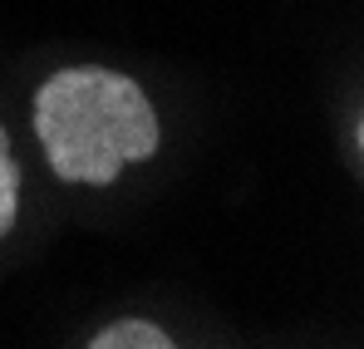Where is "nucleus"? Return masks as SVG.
I'll return each instance as SVG.
<instances>
[{
    "label": "nucleus",
    "mask_w": 364,
    "mask_h": 349,
    "mask_svg": "<svg viewBox=\"0 0 364 349\" xmlns=\"http://www.w3.org/2000/svg\"><path fill=\"white\" fill-rule=\"evenodd\" d=\"M84 349H178V340L163 330V325H153V320H138V315H128V320H114V325H104L94 340Z\"/></svg>",
    "instance_id": "obj_2"
},
{
    "label": "nucleus",
    "mask_w": 364,
    "mask_h": 349,
    "mask_svg": "<svg viewBox=\"0 0 364 349\" xmlns=\"http://www.w3.org/2000/svg\"><path fill=\"white\" fill-rule=\"evenodd\" d=\"M15 222H20V163H15L10 133L0 128V241L15 232Z\"/></svg>",
    "instance_id": "obj_3"
},
{
    "label": "nucleus",
    "mask_w": 364,
    "mask_h": 349,
    "mask_svg": "<svg viewBox=\"0 0 364 349\" xmlns=\"http://www.w3.org/2000/svg\"><path fill=\"white\" fill-rule=\"evenodd\" d=\"M35 138L60 182L109 187L123 168L148 163L163 143L153 99L133 74L104 64L55 69L35 89Z\"/></svg>",
    "instance_id": "obj_1"
}]
</instances>
